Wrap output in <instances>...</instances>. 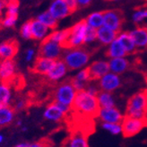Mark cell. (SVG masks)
Segmentation results:
<instances>
[{
    "instance_id": "33",
    "label": "cell",
    "mask_w": 147,
    "mask_h": 147,
    "mask_svg": "<svg viewBox=\"0 0 147 147\" xmlns=\"http://www.w3.org/2000/svg\"><path fill=\"white\" fill-rule=\"evenodd\" d=\"M95 40H97V30L87 25L84 37V44L92 43Z\"/></svg>"
},
{
    "instance_id": "52",
    "label": "cell",
    "mask_w": 147,
    "mask_h": 147,
    "mask_svg": "<svg viewBox=\"0 0 147 147\" xmlns=\"http://www.w3.org/2000/svg\"><path fill=\"white\" fill-rule=\"evenodd\" d=\"M110 1H119V0H110Z\"/></svg>"
},
{
    "instance_id": "46",
    "label": "cell",
    "mask_w": 147,
    "mask_h": 147,
    "mask_svg": "<svg viewBox=\"0 0 147 147\" xmlns=\"http://www.w3.org/2000/svg\"><path fill=\"white\" fill-rule=\"evenodd\" d=\"M5 4L6 3L5 2V0H0V16H1L3 9H4V7L5 6Z\"/></svg>"
},
{
    "instance_id": "22",
    "label": "cell",
    "mask_w": 147,
    "mask_h": 147,
    "mask_svg": "<svg viewBox=\"0 0 147 147\" xmlns=\"http://www.w3.org/2000/svg\"><path fill=\"white\" fill-rule=\"evenodd\" d=\"M109 71L115 73L117 75H121L124 72H126L129 67V61L126 57H116V58H110L109 61Z\"/></svg>"
},
{
    "instance_id": "3",
    "label": "cell",
    "mask_w": 147,
    "mask_h": 147,
    "mask_svg": "<svg viewBox=\"0 0 147 147\" xmlns=\"http://www.w3.org/2000/svg\"><path fill=\"white\" fill-rule=\"evenodd\" d=\"M147 115V101H146V92L141 91L136 92L128 100L126 116H129L136 119H144Z\"/></svg>"
},
{
    "instance_id": "23",
    "label": "cell",
    "mask_w": 147,
    "mask_h": 147,
    "mask_svg": "<svg viewBox=\"0 0 147 147\" xmlns=\"http://www.w3.org/2000/svg\"><path fill=\"white\" fill-rule=\"evenodd\" d=\"M16 117V110L13 107H0V127H5L11 125Z\"/></svg>"
},
{
    "instance_id": "6",
    "label": "cell",
    "mask_w": 147,
    "mask_h": 147,
    "mask_svg": "<svg viewBox=\"0 0 147 147\" xmlns=\"http://www.w3.org/2000/svg\"><path fill=\"white\" fill-rule=\"evenodd\" d=\"M121 127L123 136L129 138L139 134L146 126L144 119H136V117H132L129 116H124V119L121 121Z\"/></svg>"
},
{
    "instance_id": "40",
    "label": "cell",
    "mask_w": 147,
    "mask_h": 147,
    "mask_svg": "<svg viewBox=\"0 0 147 147\" xmlns=\"http://www.w3.org/2000/svg\"><path fill=\"white\" fill-rule=\"evenodd\" d=\"M65 3L68 5V7L70 8L71 12L74 13L76 12L78 8V5H77V1L76 0H64Z\"/></svg>"
},
{
    "instance_id": "36",
    "label": "cell",
    "mask_w": 147,
    "mask_h": 147,
    "mask_svg": "<svg viewBox=\"0 0 147 147\" xmlns=\"http://www.w3.org/2000/svg\"><path fill=\"white\" fill-rule=\"evenodd\" d=\"M75 79L78 80V81H81V82H84V83H90L91 81V77H90V74H89V70L88 68H84L82 70H80L77 74L76 76L74 77Z\"/></svg>"
},
{
    "instance_id": "13",
    "label": "cell",
    "mask_w": 147,
    "mask_h": 147,
    "mask_svg": "<svg viewBox=\"0 0 147 147\" xmlns=\"http://www.w3.org/2000/svg\"><path fill=\"white\" fill-rule=\"evenodd\" d=\"M89 70L91 81H98L104 75L109 72V61L105 60H97L92 62L87 67Z\"/></svg>"
},
{
    "instance_id": "11",
    "label": "cell",
    "mask_w": 147,
    "mask_h": 147,
    "mask_svg": "<svg viewBox=\"0 0 147 147\" xmlns=\"http://www.w3.org/2000/svg\"><path fill=\"white\" fill-rule=\"evenodd\" d=\"M16 63L11 59L0 61V82L10 83L16 77Z\"/></svg>"
},
{
    "instance_id": "44",
    "label": "cell",
    "mask_w": 147,
    "mask_h": 147,
    "mask_svg": "<svg viewBox=\"0 0 147 147\" xmlns=\"http://www.w3.org/2000/svg\"><path fill=\"white\" fill-rule=\"evenodd\" d=\"M31 147H48L46 145V144L42 142V141H39V142H34L31 144Z\"/></svg>"
},
{
    "instance_id": "19",
    "label": "cell",
    "mask_w": 147,
    "mask_h": 147,
    "mask_svg": "<svg viewBox=\"0 0 147 147\" xmlns=\"http://www.w3.org/2000/svg\"><path fill=\"white\" fill-rule=\"evenodd\" d=\"M56 60L50 59V58H47L44 57L38 56L36 58V60L33 64L32 71L36 74H40V75H47L49 71L53 67V65Z\"/></svg>"
},
{
    "instance_id": "50",
    "label": "cell",
    "mask_w": 147,
    "mask_h": 147,
    "mask_svg": "<svg viewBox=\"0 0 147 147\" xmlns=\"http://www.w3.org/2000/svg\"><path fill=\"white\" fill-rule=\"evenodd\" d=\"M144 121H145V126L147 127V115H146V117H144Z\"/></svg>"
},
{
    "instance_id": "31",
    "label": "cell",
    "mask_w": 147,
    "mask_h": 147,
    "mask_svg": "<svg viewBox=\"0 0 147 147\" xmlns=\"http://www.w3.org/2000/svg\"><path fill=\"white\" fill-rule=\"evenodd\" d=\"M101 127L104 130L108 131L109 134L113 136H117L122 134V127L121 123H101Z\"/></svg>"
},
{
    "instance_id": "24",
    "label": "cell",
    "mask_w": 147,
    "mask_h": 147,
    "mask_svg": "<svg viewBox=\"0 0 147 147\" xmlns=\"http://www.w3.org/2000/svg\"><path fill=\"white\" fill-rule=\"evenodd\" d=\"M106 55L109 58H116V57H126L127 54L126 50L123 48L122 44L117 38L109 44V48L107 49Z\"/></svg>"
},
{
    "instance_id": "28",
    "label": "cell",
    "mask_w": 147,
    "mask_h": 147,
    "mask_svg": "<svg viewBox=\"0 0 147 147\" xmlns=\"http://www.w3.org/2000/svg\"><path fill=\"white\" fill-rule=\"evenodd\" d=\"M88 26L94 29H99L103 25V12H94L87 16L84 20Z\"/></svg>"
},
{
    "instance_id": "4",
    "label": "cell",
    "mask_w": 147,
    "mask_h": 147,
    "mask_svg": "<svg viewBox=\"0 0 147 147\" xmlns=\"http://www.w3.org/2000/svg\"><path fill=\"white\" fill-rule=\"evenodd\" d=\"M87 24L85 21H80L73 27L69 28V35L64 42L62 48L64 49L80 48L84 44V37Z\"/></svg>"
},
{
    "instance_id": "38",
    "label": "cell",
    "mask_w": 147,
    "mask_h": 147,
    "mask_svg": "<svg viewBox=\"0 0 147 147\" xmlns=\"http://www.w3.org/2000/svg\"><path fill=\"white\" fill-rule=\"evenodd\" d=\"M71 83L73 84V86L75 87V89L79 92V91H83V90H85V88H86V85L88 84L86 83H84V82H81V81H78L75 78H73L71 79Z\"/></svg>"
},
{
    "instance_id": "14",
    "label": "cell",
    "mask_w": 147,
    "mask_h": 147,
    "mask_svg": "<svg viewBox=\"0 0 147 147\" xmlns=\"http://www.w3.org/2000/svg\"><path fill=\"white\" fill-rule=\"evenodd\" d=\"M19 50V43L16 40H9L0 44V58L11 59L16 56Z\"/></svg>"
},
{
    "instance_id": "51",
    "label": "cell",
    "mask_w": 147,
    "mask_h": 147,
    "mask_svg": "<svg viewBox=\"0 0 147 147\" xmlns=\"http://www.w3.org/2000/svg\"><path fill=\"white\" fill-rule=\"evenodd\" d=\"M145 92H146V101H147V90H145Z\"/></svg>"
},
{
    "instance_id": "42",
    "label": "cell",
    "mask_w": 147,
    "mask_h": 147,
    "mask_svg": "<svg viewBox=\"0 0 147 147\" xmlns=\"http://www.w3.org/2000/svg\"><path fill=\"white\" fill-rule=\"evenodd\" d=\"M35 55V51L32 49H30L26 51V55H25V60L27 62H31L32 60V58L34 57Z\"/></svg>"
},
{
    "instance_id": "7",
    "label": "cell",
    "mask_w": 147,
    "mask_h": 147,
    "mask_svg": "<svg viewBox=\"0 0 147 147\" xmlns=\"http://www.w3.org/2000/svg\"><path fill=\"white\" fill-rule=\"evenodd\" d=\"M63 48L59 43L48 39H44L39 49V56L50 59H59L63 54Z\"/></svg>"
},
{
    "instance_id": "27",
    "label": "cell",
    "mask_w": 147,
    "mask_h": 147,
    "mask_svg": "<svg viewBox=\"0 0 147 147\" xmlns=\"http://www.w3.org/2000/svg\"><path fill=\"white\" fill-rule=\"evenodd\" d=\"M97 100L100 108H111L115 107L116 102L112 92L100 91L97 94Z\"/></svg>"
},
{
    "instance_id": "9",
    "label": "cell",
    "mask_w": 147,
    "mask_h": 147,
    "mask_svg": "<svg viewBox=\"0 0 147 147\" xmlns=\"http://www.w3.org/2000/svg\"><path fill=\"white\" fill-rule=\"evenodd\" d=\"M98 86L100 91L113 92L121 86V79L119 75L109 71L98 80Z\"/></svg>"
},
{
    "instance_id": "41",
    "label": "cell",
    "mask_w": 147,
    "mask_h": 147,
    "mask_svg": "<svg viewBox=\"0 0 147 147\" xmlns=\"http://www.w3.org/2000/svg\"><path fill=\"white\" fill-rule=\"evenodd\" d=\"M25 107H26V101L24 100H23V99H21V100H18L16 102L13 109H14L16 111H20V110H23Z\"/></svg>"
},
{
    "instance_id": "30",
    "label": "cell",
    "mask_w": 147,
    "mask_h": 147,
    "mask_svg": "<svg viewBox=\"0 0 147 147\" xmlns=\"http://www.w3.org/2000/svg\"><path fill=\"white\" fill-rule=\"evenodd\" d=\"M68 35H69V29H65V30L55 31L53 32H51L49 35L47 36V38L55 41V42L59 43L62 46L64 44V42L67 40Z\"/></svg>"
},
{
    "instance_id": "39",
    "label": "cell",
    "mask_w": 147,
    "mask_h": 147,
    "mask_svg": "<svg viewBox=\"0 0 147 147\" xmlns=\"http://www.w3.org/2000/svg\"><path fill=\"white\" fill-rule=\"evenodd\" d=\"M85 91L87 92H89L90 94H92V95H95V96H97V94L99 93V92L100 91V88L98 86V84H89L86 85V88H85Z\"/></svg>"
},
{
    "instance_id": "21",
    "label": "cell",
    "mask_w": 147,
    "mask_h": 147,
    "mask_svg": "<svg viewBox=\"0 0 147 147\" xmlns=\"http://www.w3.org/2000/svg\"><path fill=\"white\" fill-rule=\"evenodd\" d=\"M117 33L119 32L102 25L97 29V40L102 45H109L117 38Z\"/></svg>"
},
{
    "instance_id": "26",
    "label": "cell",
    "mask_w": 147,
    "mask_h": 147,
    "mask_svg": "<svg viewBox=\"0 0 147 147\" xmlns=\"http://www.w3.org/2000/svg\"><path fill=\"white\" fill-rule=\"evenodd\" d=\"M12 97L13 94L10 83L0 82V107L10 106Z\"/></svg>"
},
{
    "instance_id": "12",
    "label": "cell",
    "mask_w": 147,
    "mask_h": 147,
    "mask_svg": "<svg viewBox=\"0 0 147 147\" xmlns=\"http://www.w3.org/2000/svg\"><path fill=\"white\" fill-rule=\"evenodd\" d=\"M48 11L51 13V16L57 21L67 17L72 13L70 8L68 7V5L65 3L64 0H54V1L51 3Z\"/></svg>"
},
{
    "instance_id": "15",
    "label": "cell",
    "mask_w": 147,
    "mask_h": 147,
    "mask_svg": "<svg viewBox=\"0 0 147 147\" xmlns=\"http://www.w3.org/2000/svg\"><path fill=\"white\" fill-rule=\"evenodd\" d=\"M67 116V114L64 113L60 108L57 105L55 101L51 102L50 104H49L45 110L43 112V117L48 121L58 123L61 122Z\"/></svg>"
},
{
    "instance_id": "53",
    "label": "cell",
    "mask_w": 147,
    "mask_h": 147,
    "mask_svg": "<svg viewBox=\"0 0 147 147\" xmlns=\"http://www.w3.org/2000/svg\"><path fill=\"white\" fill-rule=\"evenodd\" d=\"M146 28H147V25H146Z\"/></svg>"
},
{
    "instance_id": "37",
    "label": "cell",
    "mask_w": 147,
    "mask_h": 147,
    "mask_svg": "<svg viewBox=\"0 0 147 147\" xmlns=\"http://www.w3.org/2000/svg\"><path fill=\"white\" fill-rule=\"evenodd\" d=\"M18 19V16H5V17L1 21V24L5 28H11L16 25Z\"/></svg>"
},
{
    "instance_id": "32",
    "label": "cell",
    "mask_w": 147,
    "mask_h": 147,
    "mask_svg": "<svg viewBox=\"0 0 147 147\" xmlns=\"http://www.w3.org/2000/svg\"><path fill=\"white\" fill-rule=\"evenodd\" d=\"M7 16H18L19 1L18 0H9L5 4Z\"/></svg>"
},
{
    "instance_id": "2",
    "label": "cell",
    "mask_w": 147,
    "mask_h": 147,
    "mask_svg": "<svg viewBox=\"0 0 147 147\" xmlns=\"http://www.w3.org/2000/svg\"><path fill=\"white\" fill-rule=\"evenodd\" d=\"M91 54L88 50L82 48L65 49L62 54L63 61L70 70H76L84 67L89 63Z\"/></svg>"
},
{
    "instance_id": "1",
    "label": "cell",
    "mask_w": 147,
    "mask_h": 147,
    "mask_svg": "<svg viewBox=\"0 0 147 147\" xmlns=\"http://www.w3.org/2000/svg\"><path fill=\"white\" fill-rule=\"evenodd\" d=\"M72 110L89 119L97 117L100 110L97 96L90 94L85 90L77 92L72 105Z\"/></svg>"
},
{
    "instance_id": "17",
    "label": "cell",
    "mask_w": 147,
    "mask_h": 147,
    "mask_svg": "<svg viewBox=\"0 0 147 147\" xmlns=\"http://www.w3.org/2000/svg\"><path fill=\"white\" fill-rule=\"evenodd\" d=\"M137 49L147 48V28L146 26H138L128 32Z\"/></svg>"
},
{
    "instance_id": "48",
    "label": "cell",
    "mask_w": 147,
    "mask_h": 147,
    "mask_svg": "<svg viewBox=\"0 0 147 147\" xmlns=\"http://www.w3.org/2000/svg\"><path fill=\"white\" fill-rule=\"evenodd\" d=\"M16 126L17 127H22V126H23V122H22V120L16 121Z\"/></svg>"
},
{
    "instance_id": "20",
    "label": "cell",
    "mask_w": 147,
    "mask_h": 147,
    "mask_svg": "<svg viewBox=\"0 0 147 147\" xmlns=\"http://www.w3.org/2000/svg\"><path fill=\"white\" fill-rule=\"evenodd\" d=\"M65 147H90L87 135L81 130L76 131L68 138Z\"/></svg>"
},
{
    "instance_id": "10",
    "label": "cell",
    "mask_w": 147,
    "mask_h": 147,
    "mask_svg": "<svg viewBox=\"0 0 147 147\" xmlns=\"http://www.w3.org/2000/svg\"><path fill=\"white\" fill-rule=\"evenodd\" d=\"M97 117L101 122L106 123H121L124 119L123 114L116 107L100 108Z\"/></svg>"
},
{
    "instance_id": "49",
    "label": "cell",
    "mask_w": 147,
    "mask_h": 147,
    "mask_svg": "<svg viewBox=\"0 0 147 147\" xmlns=\"http://www.w3.org/2000/svg\"><path fill=\"white\" fill-rule=\"evenodd\" d=\"M28 130L27 127H24V126H22V131H24V132H26Z\"/></svg>"
},
{
    "instance_id": "18",
    "label": "cell",
    "mask_w": 147,
    "mask_h": 147,
    "mask_svg": "<svg viewBox=\"0 0 147 147\" xmlns=\"http://www.w3.org/2000/svg\"><path fill=\"white\" fill-rule=\"evenodd\" d=\"M32 39L36 40H43L49 34V28L37 19L31 20Z\"/></svg>"
},
{
    "instance_id": "34",
    "label": "cell",
    "mask_w": 147,
    "mask_h": 147,
    "mask_svg": "<svg viewBox=\"0 0 147 147\" xmlns=\"http://www.w3.org/2000/svg\"><path fill=\"white\" fill-rule=\"evenodd\" d=\"M146 19H147V9H138L132 16V20H133V22L136 24L143 23Z\"/></svg>"
},
{
    "instance_id": "35",
    "label": "cell",
    "mask_w": 147,
    "mask_h": 147,
    "mask_svg": "<svg viewBox=\"0 0 147 147\" xmlns=\"http://www.w3.org/2000/svg\"><path fill=\"white\" fill-rule=\"evenodd\" d=\"M21 36L25 40H31L32 39V30H31V21L26 22L21 27L20 30Z\"/></svg>"
},
{
    "instance_id": "5",
    "label": "cell",
    "mask_w": 147,
    "mask_h": 147,
    "mask_svg": "<svg viewBox=\"0 0 147 147\" xmlns=\"http://www.w3.org/2000/svg\"><path fill=\"white\" fill-rule=\"evenodd\" d=\"M77 91L73 86L71 80L65 81L57 86L54 92V101L70 106L72 108Z\"/></svg>"
},
{
    "instance_id": "25",
    "label": "cell",
    "mask_w": 147,
    "mask_h": 147,
    "mask_svg": "<svg viewBox=\"0 0 147 147\" xmlns=\"http://www.w3.org/2000/svg\"><path fill=\"white\" fill-rule=\"evenodd\" d=\"M117 39L120 41V43L122 44L123 48L126 50L127 54H134L136 51L137 50L135 43L132 40L131 36L129 35L128 32H119L117 35Z\"/></svg>"
},
{
    "instance_id": "16",
    "label": "cell",
    "mask_w": 147,
    "mask_h": 147,
    "mask_svg": "<svg viewBox=\"0 0 147 147\" xmlns=\"http://www.w3.org/2000/svg\"><path fill=\"white\" fill-rule=\"evenodd\" d=\"M67 70L68 68L63 59H57L46 76L51 82H57L67 75Z\"/></svg>"
},
{
    "instance_id": "47",
    "label": "cell",
    "mask_w": 147,
    "mask_h": 147,
    "mask_svg": "<svg viewBox=\"0 0 147 147\" xmlns=\"http://www.w3.org/2000/svg\"><path fill=\"white\" fill-rule=\"evenodd\" d=\"M4 140H5V136H3L2 133H0V144H1L4 142Z\"/></svg>"
},
{
    "instance_id": "45",
    "label": "cell",
    "mask_w": 147,
    "mask_h": 147,
    "mask_svg": "<svg viewBox=\"0 0 147 147\" xmlns=\"http://www.w3.org/2000/svg\"><path fill=\"white\" fill-rule=\"evenodd\" d=\"M14 147H31V144L28 142H23V143L17 144Z\"/></svg>"
},
{
    "instance_id": "29",
    "label": "cell",
    "mask_w": 147,
    "mask_h": 147,
    "mask_svg": "<svg viewBox=\"0 0 147 147\" xmlns=\"http://www.w3.org/2000/svg\"><path fill=\"white\" fill-rule=\"evenodd\" d=\"M36 19L41 22L43 24H45L47 27L51 29V30H55L57 26V20L51 16V13L49 11L40 13Z\"/></svg>"
},
{
    "instance_id": "8",
    "label": "cell",
    "mask_w": 147,
    "mask_h": 147,
    "mask_svg": "<svg viewBox=\"0 0 147 147\" xmlns=\"http://www.w3.org/2000/svg\"><path fill=\"white\" fill-rule=\"evenodd\" d=\"M124 23L123 13L119 10H107L103 12V25L119 32Z\"/></svg>"
},
{
    "instance_id": "43",
    "label": "cell",
    "mask_w": 147,
    "mask_h": 147,
    "mask_svg": "<svg viewBox=\"0 0 147 147\" xmlns=\"http://www.w3.org/2000/svg\"><path fill=\"white\" fill-rule=\"evenodd\" d=\"M78 7H86L89 5L93 0H76Z\"/></svg>"
}]
</instances>
